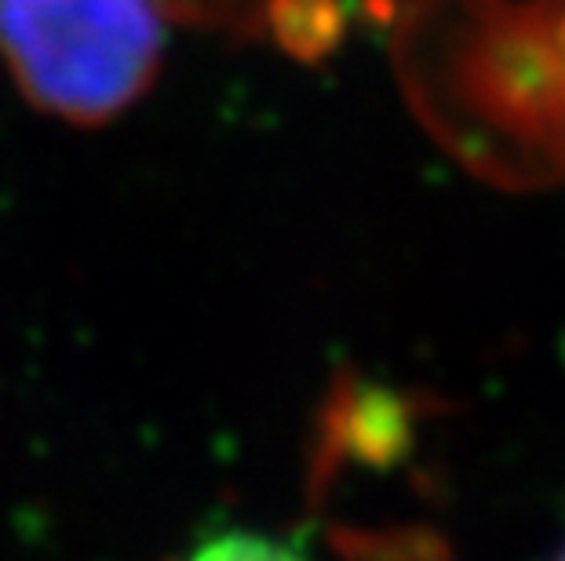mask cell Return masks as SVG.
I'll return each instance as SVG.
<instances>
[{"mask_svg":"<svg viewBox=\"0 0 565 561\" xmlns=\"http://www.w3.org/2000/svg\"><path fill=\"white\" fill-rule=\"evenodd\" d=\"M161 0H0V58L19 91L70 125H106L161 69Z\"/></svg>","mask_w":565,"mask_h":561,"instance_id":"1","label":"cell"},{"mask_svg":"<svg viewBox=\"0 0 565 561\" xmlns=\"http://www.w3.org/2000/svg\"><path fill=\"white\" fill-rule=\"evenodd\" d=\"M168 15L198 26L242 33V37H274L292 52L315 55L340 37L343 0H161Z\"/></svg>","mask_w":565,"mask_h":561,"instance_id":"2","label":"cell"}]
</instances>
